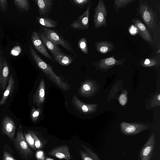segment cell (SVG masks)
I'll return each mask as SVG.
<instances>
[{
	"label": "cell",
	"instance_id": "obj_37",
	"mask_svg": "<svg viewBox=\"0 0 160 160\" xmlns=\"http://www.w3.org/2000/svg\"><path fill=\"white\" fill-rule=\"evenodd\" d=\"M36 157L38 160H44L45 158L44 152L42 150H39L37 152Z\"/></svg>",
	"mask_w": 160,
	"mask_h": 160
},
{
	"label": "cell",
	"instance_id": "obj_35",
	"mask_svg": "<svg viewBox=\"0 0 160 160\" xmlns=\"http://www.w3.org/2000/svg\"><path fill=\"white\" fill-rule=\"evenodd\" d=\"M8 8V3L7 0H0V8L2 12L6 11Z\"/></svg>",
	"mask_w": 160,
	"mask_h": 160
},
{
	"label": "cell",
	"instance_id": "obj_11",
	"mask_svg": "<svg viewBox=\"0 0 160 160\" xmlns=\"http://www.w3.org/2000/svg\"><path fill=\"white\" fill-rule=\"evenodd\" d=\"M2 131L11 140H14L16 125L13 121L8 116L5 117L2 123Z\"/></svg>",
	"mask_w": 160,
	"mask_h": 160
},
{
	"label": "cell",
	"instance_id": "obj_27",
	"mask_svg": "<svg viewBox=\"0 0 160 160\" xmlns=\"http://www.w3.org/2000/svg\"><path fill=\"white\" fill-rule=\"evenodd\" d=\"M30 132L33 138L36 150H39L43 148L45 144L43 139H42L40 137H39L32 132Z\"/></svg>",
	"mask_w": 160,
	"mask_h": 160
},
{
	"label": "cell",
	"instance_id": "obj_13",
	"mask_svg": "<svg viewBox=\"0 0 160 160\" xmlns=\"http://www.w3.org/2000/svg\"><path fill=\"white\" fill-rule=\"evenodd\" d=\"M31 40L33 45L40 53L46 58L53 61L52 57L47 51L40 37L36 32H32L31 36Z\"/></svg>",
	"mask_w": 160,
	"mask_h": 160
},
{
	"label": "cell",
	"instance_id": "obj_31",
	"mask_svg": "<svg viewBox=\"0 0 160 160\" xmlns=\"http://www.w3.org/2000/svg\"><path fill=\"white\" fill-rule=\"evenodd\" d=\"M25 138L27 142L29 145L34 150H36L34 140L30 132L24 134Z\"/></svg>",
	"mask_w": 160,
	"mask_h": 160
},
{
	"label": "cell",
	"instance_id": "obj_23",
	"mask_svg": "<svg viewBox=\"0 0 160 160\" xmlns=\"http://www.w3.org/2000/svg\"><path fill=\"white\" fill-rule=\"evenodd\" d=\"M140 65L147 67H150L160 64L159 55H157L150 58L143 59L139 62Z\"/></svg>",
	"mask_w": 160,
	"mask_h": 160
},
{
	"label": "cell",
	"instance_id": "obj_36",
	"mask_svg": "<svg viewBox=\"0 0 160 160\" xmlns=\"http://www.w3.org/2000/svg\"><path fill=\"white\" fill-rule=\"evenodd\" d=\"M2 160H16L6 151L4 150Z\"/></svg>",
	"mask_w": 160,
	"mask_h": 160
},
{
	"label": "cell",
	"instance_id": "obj_1",
	"mask_svg": "<svg viewBox=\"0 0 160 160\" xmlns=\"http://www.w3.org/2000/svg\"><path fill=\"white\" fill-rule=\"evenodd\" d=\"M138 12L151 34L155 37L159 33L160 26L156 12L144 1L138 3Z\"/></svg>",
	"mask_w": 160,
	"mask_h": 160
},
{
	"label": "cell",
	"instance_id": "obj_21",
	"mask_svg": "<svg viewBox=\"0 0 160 160\" xmlns=\"http://www.w3.org/2000/svg\"><path fill=\"white\" fill-rule=\"evenodd\" d=\"M14 81L13 76L12 74H11L9 77L8 85L0 101V105H3L6 100L12 94L14 89Z\"/></svg>",
	"mask_w": 160,
	"mask_h": 160
},
{
	"label": "cell",
	"instance_id": "obj_14",
	"mask_svg": "<svg viewBox=\"0 0 160 160\" xmlns=\"http://www.w3.org/2000/svg\"><path fill=\"white\" fill-rule=\"evenodd\" d=\"M45 89L44 81L42 78L33 98V102L38 107L41 106L44 101Z\"/></svg>",
	"mask_w": 160,
	"mask_h": 160
},
{
	"label": "cell",
	"instance_id": "obj_10",
	"mask_svg": "<svg viewBox=\"0 0 160 160\" xmlns=\"http://www.w3.org/2000/svg\"><path fill=\"white\" fill-rule=\"evenodd\" d=\"M132 21L137 28L138 33L141 37L147 42L152 43V36L145 25L137 18L132 19Z\"/></svg>",
	"mask_w": 160,
	"mask_h": 160
},
{
	"label": "cell",
	"instance_id": "obj_9",
	"mask_svg": "<svg viewBox=\"0 0 160 160\" xmlns=\"http://www.w3.org/2000/svg\"><path fill=\"white\" fill-rule=\"evenodd\" d=\"M48 154L51 156L60 159L70 160L72 158L70 152L69 148L66 144L54 147L49 151Z\"/></svg>",
	"mask_w": 160,
	"mask_h": 160
},
{
	"label": "cell",
	"instance_id": "obj_12",
	"mask_svg": "<svg viewBox=\"0 0 160 160\" xmlns=\"http://www.w3.org/2000/svg\"><path fill=\"white\" fill-rule=\"evenodd\" d=\"M155 141V135L153 133L141 149L140 154L141 160H150L154 148Z\"/></svg>",
	"mask_w": 160,
	"mask_h": 160
},
{
	"label": "cell",
	"instance_id": "obj_18",
	"mask_svg": "<svg viewBox=\"0 0 160 160\" xmlns=\"http://www.w3.org/2000/svg\"><path fill=\"white\" fill-rule=\"evenodd\" d=\"M34 1L38 7L40 15L44 16L48 12L52 7V0H34Z\"/></svg>",
	"mask_w": 160,
	"mask_h": 160
},
{
	"label": "cell",
	"instance_id": "obj_3",
	"mask_svg": "<svg viewBox=\"0 0 160 160\" xmlns=\"http://www.w3.org/2000/svg\"><path fill=\"white\" fill-rule=\"evenodd\" d=\"M114 56L102 58L98 61L93 62V66L99 70L105 71L116 66L122 65L125 62L126 58L117 60Z\"/></svg>",
	"mask_w": 160,
	"mask_h": 160
},
{
	"label": "cell",
	"instance_id": "obj_32",
	"mask_svg": "<svg viewBox=\"0 0 160 160\" xmlns=\"http://www.w3.org/2000/svg\"><path fill=\"white\" fill-rule=\"evenodd\" d=\"M127 92L124 91L120 95L118 98V101L120 104L122 106H124L127 103L128 101L127 97Z\"/></svg>",
	"mask_w": 160,
	"mask_h": 160
},
{
	"label": "cell",
	"instance_id": "obj_7",
	"mask_svg": "<svg viewBox=\"0 0 160 160\" xmlns=\"http://www.w3.org/2000/svg\"><path fill=\"white\" fill-rule=\"evenodd\" d=\"M122 132L127 135L138 133L147 129L148 126L143 124L122 122L120 124Z\"/></svg>",
	"mask_w": 160,
	"mask_h": 160
},
{
	"label": "cell",
	"instance_id": "obj_16",
	"mask_svg": "<svg viewBox=\"0 0 160 160\" xmlns=\"http://www.w3.org/2000/svg\"><path fill=\"white\" fill-rule=\"evenodd\" d=\"M78 151L82 160H101L98 156L90 148L82 144Z\"/></svg>",
	"mask_w": 160,
	"mask_h": 160
},
{
	"label": "cell",
	"instance_id": "obj_34",
	"mask_svg": "<svg viewBox=\"0 0 160 160\" xmlns=\"http://www.w3.org/2000/svg\"><path fill=\"white\" fill-rule=\"evenodd\" d=\"M22 52V49L19 46H17L14 47L10 52V54L13 56H17L20 54Z\"/></svg>",
	"mask_w": 160,
	"mask_h": 160
},
{
	"label": "cell",
	"instance_id": "obj_28",
	"mask_svg": "<svg viewBox=\"0 0 160 160\" xmlns=\"http://www.w3.org/2000/svg\"><path fill=\"white\" fill-rule=\"evenodd\" d=\"M78 46L82 52L85 54L88 53L87 42L85 38L80 39L78 42Z\"/></svg>",
	"mask_w": 160,
	"mask_h": 160
},
{
	"label": "cell",
	"instance_id": "obj_30",
	"mask_svg": "<svg viewBox=\"0 0 160 160\" xmlns=\"http://www.w3.org/2000/svg\"><path fill=\"white\" fill-rule=\"evenodd\" d=\"M41 112V109L40 108L36 109L34 107L32 108L31 111V117L33 122H35L37 121Z\"/></svg>",
	"mask_w": 160,
	"mask_h": 160
},
{
	"label": "cell",
	"instance_id": "obj_26",
	"mask_svg": "<svg viewBox=\"0 0 160 160\" xmlns=\"http://www.w3.org/2000/svg\"><path fill=\"white\" fill-rule=\"evenodd\" d=\"M14 3L18 10L27 11L30 8V4L28 0H14Z\"/></svg>",
	"mask_w": 160,
	"mask_h": 160
},
{
	"label": "cell",
	"instance_id": "obj_39",
	"mask_svg": "<svg viewBox=\"0 0 160 160\" xmlns=\"http://www.w3.org/2000/svg\"><path fill=\"white\" fill-rule=\"evenodd\" d=\"M44 160H55L52 158H50L48 157H45V159Z\"/></svg>",
	"mask_w": 160,
	"mask_h": 160
},
{
	"label": "cell",
	"instance_id": "obj_25",
	"mask_svg": "<svg viewBox=\"0 0 160 160\" xmlns=\"http://www.w3.org/2000/svg\"><path fill=\"white\" fill-rule=\"evenodd\" d=\"M135 1V0H114L113 1V8L116 12H118L120 9Z\"/></svg>",
	"mask_w": 160,
	"mask_h": 160
},
{
	"label": "cell",
	"instance_id": "obj_29",
	"mask_svg": "<svg viewBox=\"0 0 160 160\" xmlns=\"http://www.w3.org/2000/svg\"><path fill=\"white\" fill-rule=\"evenodd\" d=\"M74 6L81 8H83L85 5L88 4L91 0H73L69 1Z\"/></svg>",
	"mask_w": 160,
	"mask_h": 160
},
{
	"label": "cell",
	"instance_id": "obj_6",
	"mask_svg": "<svg viewBox=\"0 0 160 160\" xmlns=\"http://www.w3.org/2000/svg\"><path fill=\"white\" fill-rule=\"evenodd\" d=\"M92 5L91 2L88 4L86 11L70 25L71 28L80 30L88 29L89 26L90 11Z\"/></svg>",
	"mask_w": 160,
	"mask_h": 160
},
{
	"label": "cell",
	"instance_id": "obj_24",
	"mask_svg": "<svg viewBox=\"0 0 160 160\" xmlns=\"http://www.w3.org/2000/svg\"><path fill=\"white\" fill-rule=\"evenodd\" d=\"M36 19L39 24L46 27L55 28L58 24L57 21L50 18L37 16Z\"/></svg>",
	"mask_w": 160,
	"mask_h": 160
},
{
	"label": "cell",
	"instance_id": "obj_5",
	"mask_svg": "<svg viewBox=\"0 0 160 160\" xmlns=\"http://www.w3.org/2000/svg\"><path fill=\"white\" fill-rule=\"evenodd\" d=\"M45 35L56 44L60 45L72 53H74L70 44L61 37L57 32L46 28H43Z\"/></svg>",
	"mask_w": 160,
	"mask_h": 160
},
{
	"label": "cell",
	"instance_id": "obj_38",
	"mask_svg": "<svg viewBox=\"0 0 160 160\" xmlns=\"http://www.w3.org/2000/svg\"><path fill=\"white\" fill-rule=\"evenodd\" d=\"M2 55L1 54V53H0V79L1 72V67H2Z\"/></svg>",
	"mask_w": 160,
	"mask_h": 160
},
{
	"label": "cell",
	"instance_id": "obj_8",
	"mask_svg": "<svg viewBox=\"0 0 160 160\" xmlns=\"http://www.w3.org/2000/svg\"><path fill=\"white\" fill-rule=\"evenodd\" d=\"M72 102L76 109L83 114H88L94 112L98 106L97 104L85 103L75 95L73 96Z\"/></svg>",
	"mask_w": 160,
	"mask_h": 160
},
{
	"label": "cell",
	"instance_id": "obj_15",
	"mask_svg": "<svg viewBox=\"0 0 160 160\" xmlns=\"http://www.w3.org/2000/svg\"><path fill=\"white\" fill-rule=\"evenodd\" d=\"M96 89V84L93 82L86 80L82 83L78 92L81 96L87 97L93 94Z\"/></svg>",
	"mask_w": 160,
	"mask_h": 160
},
{
	"label": "cell",
	"instance_id": "obj_17",
	"mask_svg": "<svg viewBox=\"0 0 160 160\" xmlns=\"http://www.w3.org/2000/svg\"><path fill=\"white\" fill-rule=\"evenodd\" d=\"M9 67L7 61L5 57L2 58L1 69L0 85L2 90L6 89L8 81Z\"/></svg>",
	"mask_w": 160,
	"mask_h": 160
},
{
	"label": "cell",
	"instance_id": "obj_20",
	"mask_svg": "<svg viewBox=\"0 0 160 160\" xmlns=\"http://www.w3.org/2000/svg\"><path fill=\"white\" fill-rule=\"evenodd\" d=\"M40 36L43 43L53 56L56 54L62 52L58 45L48 38L43 33H40Z\"/></svg>",
	"mask_w": 160,
	"mask_h": 160
},
{
	"label": "cell",
	"instance_id": "obj_33",
	"mask_svg": "<svg viewBox=\"0 0 160 160\" xmlns=\"http://www.w3.org/2000/svg\"><path fill=\"white\" fill-rule=\"evenodd\" d=\"M160 95L159 93L156 95L151 101V107L160 106Z\"/></svg>",
	"mask_w": 160,
	"mask_h": 160
},
{
	"label": "cell",
	"instance_id": "obj_2",
	"mask_svg": "<svg viewBox=\"0 0 160 160\" xmlns=\"http://www.w3.org/2000/svg\"><path fill=\"white\" fill-rule=\"evenodd\" d=\"M93 15L94 28L98 29L102 26L105 27L107 25V16L108 12L106 7L103 0H99L95 8Z\"/></svg>",
	"mask_w": 160,
	"mask_h": 160
},
{
	"label": "cell",
	"instance_id": "obj_4",
	"mask_svg": "<svg viewBox=\"0 0 160 160\" xmlns=\"http://www.w3.org/2000/svg\"><path fill=\"white\" fill-rule=\"evenodd\" d=\"M14 140L16 148L22 156L25 158L32 156L33 152L30 148L21 130H20L17 132Z\"/></svg>",
	"mask_w": 160,
	"mask_h": 160
},
{
	"label": "cell",
	"instance_id": "obj_19",
	"mask_svg": "<svg viewBox=\"0 0 160 160\" xmlns=\"http://www.w3.org/2000/svg\"><path fill=\"white\" fill-rule=\"evenodd\" d=\"M94 44L97 51L102 54L108 53L115 48L113 43L108 41H98Z\"/></svg>",
	"mask_w": 160,
	"mask_h": 160
},
{
	"label": "cell",
	"instance_id": "obj_22",
	"mask_svg": "<svg viewBox=\"0 0 160 160\" xmlns=\"http://www.w3.org/2000/svg\"><path fill=\"white\" fill-rule=\"evenodd\" d=\"M55 60L60 64L67 66L73 62V58L70 56L62 52L58 53L54 56Z\"/></svg>",
	"mask_w": 160,
	"mask_h": 160
}]
</instances>
